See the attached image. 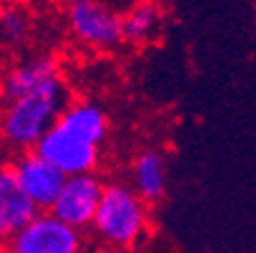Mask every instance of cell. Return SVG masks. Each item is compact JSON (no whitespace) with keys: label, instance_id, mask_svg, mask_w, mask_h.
I'll use <instances>...</instances> for the list:
<instances>
[{"label":"cell","instance_id":"cell-5","mask_svg":"<svg viewBox=\"0 0 256 253\" xmlns=\"http://www.w3.org/2000/svg\"><path fill=\"white\" fill-rule=\"evenodd\" d=\"M90 242L80 228L69 226L53 212H39L2 247L5 253H87Z\"/></svg>","mask_w":256,"mask_h":253},{"label":"cell","instance_id":"cell-3","mask_svg":"<svg viewBox=\"0 0 256 253\" xmlns=\"http://www.w3.org/2000/svg\"><path fill=\"white\" fill-rule=\"evenodd\" d=\"M151 231L149 203L124 183L106 185L101 206L92 224L101 249H138Z\"/></svg>","mask_w":256,"mask_h":253},{"label":"cell","instance_id":"cell-17","mask_svg":"<svg viewBox=\"0 0 256 253\" xmlns=\"http://www.w3.org/2000/svg\"><path fill=\"white\" fill-rule=\"evenodd\" d=\"M156 2H158V0H156Z\"/></svg>","mask_w":256,"mask_h":253},{"label":"cell","instance_id":"cell-14","mask_svg":"<svg viewBox=\"0 0 256 253\" xmlns=\"http://www.w3.org/2000/svg\"><path fill=\"white\" fill-rule=\"evenodd\" d=\"M44 2H55V0H44Z\"/></svg>","mask_w":256,"mask_h":253},{"label":"cell","instance_id":"cell-11","mask_svg":"<svg viewBox=\"0 0 256 253\" xmlns=\"http://www.w3.org/2000/svg\"><path fill=\"white\" fill-rule=\"evenodd\" d=\"M162 9L156 0H138L124 11V41L130 46H146L160 34Z\"/></svg>","mask_w":256,"mask_h":253},{"label":"cell","instance_id":"cell-16","mask_svg":"<svg viewBox=\"0 0 256 253\" xmlns=\"http://www.w3.org/2000/svg\"><path fill=\"white\" fill-rule=\"evenodd\" d=\"M158 2H162V0H158Z\"/></svg>","mask_w":256,"mask_h":253},{"label":"cell","instance_id":"cell-13","mask_svg":"<svg viewBox=\"0 0 256 253\" xmlns=\"http://www.w3.org/2000/svg\"><path fill=\"white\" fill-rule=\"evenodd\" d=\"M96 253H142L140 249H98Z\"/></svg>","mask_w":256,"mask_h":253},{"label":"cell","instance_id":"cell-12","mask_svg":"<svg viewBox=\"0 0 256 253\" xmlns=\"http://www.w3.org/2000/svg\"><path fill=\"white\" fill-rule=\"evenodd\" d=\"M32 32V18L30 11L16 2V0H10L5 5L0 7V34L7 43L12 46H21V43L28 41Z\"/></svg>","mask_w":256,"mask_h":253},{"label":"cell","instance_id":"cell-15","mask_svg":"<svg viewBox=\"0 0 256 253\" xmlns=\"http://www.w3.org/2000/svg\"><path fill=\"white\" fill-rule=\"evenodd\" d=\"M0 253H5V251H2V249H0Z\"/></svg>","mask_w":256,"mask_h":253},{"label":"cell","instance_id":"cell-10","mask_svg":"<svg viewBox=\"0 0 256 253\" xmlns=\"http://www.w3.org/2000/svg\"><path fill=\"white\" fill-rule=\"evenodd\" d=\"M130 187L146 203H156L167 192V162L165 155L154 148H146L135 155L130 167Z\"/></svg>","mask_w":256,"mask_h":253},{"label":"cell","instance_id":"cell-8","mask_svg":"<svg viewBox=\"0 0 256 253\" xmlns=\"http://www.w3.org/2000/svg\"><path fill=\"white\" fill-rule=\"evenodd\" d=\"M39 208L23 192L14 167H0V249L39 215Z\"/></svg>","mask_w":256,"mask_h":253},{"label":"cell","instance_id":"cell-6","mask_svg":"<svg viewBox=\"0 0 256 253\" xmlns=\"http://www.w3.org/2000/svg\"><path fill=\"white\" fill-rule=\"evenodd\" d=\"M103 192H106V185L96 174L69 176L50 212L74 228H80V231L92 228Z\"/></svg>","mask_w":256,"mask_h":253},{"label":"cell","instance_id":"cell-9","mask_svg":"<svg viewBox=\"0 0 256 253\" xmlns=\"http://www.w3.org/2000/svg\"><path fill=\"white\" fill-rule=\"evenodd\" d=\"M60 64L55 57H48V55H42V57H30L26 62H18L16 66H12L2 80H0V94L2 98L14 100L21 98V96L30 94V91L42 89L44 84H48L50 80L60 78Z\"/></svg>","mask_w":256,"mask_h":253},{"label":"cell","instance_id":"cell-4","mask_svg":"<svg viewBox=\"0 0 256 253\" xmlns=\"http://www.w3.org/2000/svg\"><path fill=\"white\" fill-rule=\"evenodd\" d=\"M66 25L71 37L92 50H112L124 43V11L103 0H71Z\"/></svg>","mask_w":256,"mask_h":253},{"label":"cell","instance_id":"cell-7","mask_svg":"<svg viewBox=\"0 0 256 253\" xmlns=\"http://www.w3.org/2000/svg\"><path fill=\"white\" fill-rule=\"evenodd\" d=\"M12 167H14V174L21 183L23 192L30 196L32 203L42 212L53 210L55 201L66 183V176L37 151L21 153Z\"/></svg>","mask_w":256,"mask_h":253},{"label":"cell","instance_id":"cell-1","mask_svg":"<svg viewBox=\"0 0 256 253\" xmlns=\"http://www.w3.org/2000/svg\"><path fill=\"white\" fill-rule=\"evenodd\" d=\"M110 121L94 100H71L46 137L34 148L66 178L80 174H96L101 160V144L106 142Z\"/></svg>","mask_w":256,"mask_h":253},{"label":"cell","instance_id":"cell-2","mask_svg":"<svg viewBox=\"0 0 256 253\" xmlns=\"http://www.w3.org/2000/svg\"><path fill=\"white\" fill-rule=\"evenodd\" d=\"M69 103L71 94L62 75L44 84L42 89L7 100L0 114V137L10 148L21 153L34 151L46 137V132L58 123Z\"/></svg>","mask_w":256,"mask_h":253}]
</instances>
